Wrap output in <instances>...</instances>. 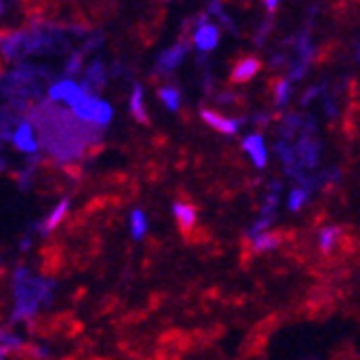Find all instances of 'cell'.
Segmentation results:
<instances>
[{
  "mask_svg": "<svg viewBox=\"0 0 360 360\" xmlns=\"http://www.w3.org/2000/svg\"><path fill=\"white\" fill-rule=\"evenodd\" d=\"M53 288L56 283L44 277H33L27 268H18L13 273V299L15 308L11 321H31L40 305H49L53 301Z\"/></svg>",
  "mask_w": 360,
  "mask_h": 360,
  "instance_id": "1",
  "label": "cell"
},
{
  "mask_svg": "<svg viewBox=\"0 0 360 360\" xmlns=\"http://www.w3.org/2000/svg\"><path fill=\"white\" fill-rule=\"evenodd\" d=\"M84 95V90L79 84H75L73 79H62V82H56L51 88H49V101L58 103V101H64L68 108L73 105L79 97Z\"/></svg>",
  "mask_w": 360,
  "mask_h": 360,
  "instance_id": "2",
  "label": "cell"
},
{
  "mask_svg": "<svg viewBox=\"0 0 360 360\" xmlns=\"http://www.w3.org/2000/svg\"><path fill=\"white\" fill-rule=\"evenodd\" d=\"M295 152H297V156H299V160H301V167H303V169H305V167L312 169V167L319 165V154H321V150H319V143H316L314 134L303 132V134L299 136V143H297Z\"/></svg>",
  "mask_w": 360,
  "mask_h": 360,
  "instance_id": "3",
  "label": "cell"
},
{
  "mask_svg": "<svg viewBox=\"0 0 360 360\" xmlns=\"http://www.w3.org/2000/svg\"><path fill=\"white\" fill-rule=\"evenodd\" d=\"M11 141H13V146L25 154H38V150H40L38 141H35V134H33V125L29 121H22L18 125Z\"/></svg>",
  "mask_w": 360,
  "mask_h": 360,
  "instance_id": "4",
  "label": "cell"
},
{
  "mask_svg": "<svg viewBox=\"0 0 360 360\" xmlns=\"http://www.w3.org/2000/svg\"><path fill=\"white\" fill-rule=\"evenodd\" d=\"M242 148L244 152L250 156L255 167H266L268 163V150H266V143H264V136L262 134H248L244 141H242Z\"/></svg>",
  "mask_w": 360,
  "mask_h": 360,
  "instance_id": "5",
  "label": "cell"
},
{
  "mask_svg": "<svg viewBox=\"0 0 360 360\" xmlns=\"http://www.w3.org/2000/svg\"><path fill=\"white\" fill-rule=\"evenodd\" d=\"M193 44L198 51H213L215 46H218V40H220V29L207 22V25H200V27H195L193 31Z\"/></svg>",
  "mask_w": 360,
  "mask_h": 360,
  "instance_id": "6",
  "label": "cell"
},
{
  "mask_svg": "<svg viewBox=\"0 0 360 360\" xmlns=\"http://www.w3.org/2000/svg\"><path fill=\"white\" fill-rule=\"evenodd\" d=\"M187 49H189L187 42H178V44H174L172 49H167L165 53H160V56H158V62H156L158 73H169V70L178 68V64L183 62V58H185Z\"/></svg>",
  "mask_w": 360,
  "mask_h": 360,
  "instance_id": "7",
  "label": "cell"
},
{
  "mask_svg": "<svg viewBox=\"0 0 360 360\" xmlns=\"http://www.w3.org/2000/svg\"><path fill=\"white\" fill-rule=\"evenodd\" d=\"M200 117H202V121H205L207 125H211L213 130H218V132H222V134H236V132L240 130V125H242V119H240V121H236V119H226V117H222V115H218V112L209 110V108H202V110H200Z\"/></svg>",
  "mask_w": 360,
  "mask_h": 360,
  "instance_id": "8",
  "label": "cell"
},
{
  "mask_svg": "<svg viewBox=\"0 0 360 360\" xmlns=\"http://www.w3.org/2000/svg\"><path fill=\"white\" fill-rule=\"evenodd\" d=\"M0 46H3V56L7 60H18L20 56H25V29L5 33Z\"/></svg>",
  "mask_w": 360,
  "mask_h": 360,
  "instance_id": "9",
  "label": "cell"
},
{
  "mask_svg": "<svg viewBox=\"0 0 360 360\" xmlns=\"http://www.w3.org/2000/svg\"><path fill=\"white\" fill-rule=\"evenodd\" d=\"M195 215H198V211H195V207L189 205V202H176V205H174V218H176V222H178V229L183 231V233H189V231L193 229V224H195Z\"/></svg>",
  "mask_w": 360,
  "mask_h": 360,
  "instance_id": "10",
  "label": "cell"
},
{
  "mask_svg": "<svg viewBox=\"0 0 360 360\" xmlns=\"http://www.w3.org/2000/svg\"><path fill=\"white\" fill-rule=\"evenodd\" d=\"M262 68L259 60L257 58H244L240 64H236V68L231 70V79L236 84H242V82H248L250 77L257 75V70Z\"/></svg>",
  "mask_w": 360,
  "mask_h": 360,
  "instance_id": "11",
  "label": "cell"
},
{
  "mask_svg": "<svg viewBox=\"0 0 360 360\" xmlns=\"http://www.w3.org/2000/svg\"><path fill=\"white\" fill-rule=\"evenodd\" d=\"M66 211H68V198H64V200H60V205L53 209L46 218H44V222L40 224V231L44 233V236H49V233H53L58 226H60V222L64 220V215H66Z\"/></svg>",
  "mask_w": 360,
  "mask_h": 360,
  "instance_id": "12",
  "label": "cell"
},
{
  "mask_svg": "<svg viewBox=\"0 0 360 360\" xmlns=\"http://www.w3.org/2000/svg\"><path fill=\"white\" fill-rule=\"evenodd\" d=\"M283 242V233H277V231H266L262 236H257L253 240V250L255 253H264V250H275L279 248Z\"/></svg>",
  "mask_w": 360,
  "mask_h": 360,
  "instance_id": "13",
  "label": "cell"
},
{
  "mask_svg": "<svg viewBox=\"0 0 360 360\" xmlns=\"http://www.w3.org/2000/svg\"><path fill=\"white\" fill-rule=\"evenodd\" d=\"M340 240V226H326L319 233V248L323 255H332L336 242Z\"/></svg>",
  "mask_w": 360,
  "mask_h": 360,
  "instance_id": "14",
  "label": "cell"
},
{
  "mask_svg": "<svg viewBox=\"0 0 360 360\" xmlns=\"http://www.w3.org/2000/svg\"><path fill=\"white\" fill-rule=\"evenodd\" d=\"M130 112L139 123H148V112H146V105H143V86L134 84L132 88V95H130Z\"/></svg>",
  "mask_w": 360,
  "mask_h": 360,
  "instance_id": "15",
  "label": "cell"
},
{
  "mask_svg": "<svg viewBox=\"0 0 360 360\" xmlns=\"http://www.w3.org/2000/svg\"><path fill=\"white\" fill-rule=\"evenodd\" d=\"M22 349H25V340L20 336H15V334L3 330V334H0V356L7 358L9 354L22 352Z\"/></svg>",
  "mask_w": 360,
  "mask_h": 360,
  "instance_id": "16",
  "label": "cell"
},
{
  "mask_svg": "<svg viewBox=\"0 0 360 360\" xmlns=\"http://www.w3.org/2000/svg\"><path fill=\"white\" fill-rule=\"evenodd\" d=\"M130 231H132V238L134 240H141L143 236H146V231H148V218H146V213H143L141 209H134L130 213Z\"/></svg>",
  "mask_w": 360,
  "mask_h": 360,
  "instance_id": "17",
  "label": "cell"
},
{
  "mask_svg": "<svg viewBox=\"0 0 360 360\" xmlns=\"http://www.w3.org/2000/svg\"><path fill=\"white\" fill-rule=\"evenodd\" d=\"M158 97L160 101H163L172 112H176L178 108H180V101H183V95H180V90L178 88H172V86H165V88H160L158 90Z\"/></svg>",
  "mask_w": 360,
  "mask_h": 360,
  "instance_id": "18",
  "label": "cell"
},
{
  "mask_svg": "<svg viewBox=\"0 0 360 360\" xmlns=\"http://www.w3.org/2000/svg\"><path fill=\"white\" fill-rule=\"evenodd\" d=\"M299 125L303 128V119H301L299 115H288V117H283V121H281V125H279V134H281L283 139H290V136L299 130Z\"/></svg>",
  "mask_w": 360,
  "mask_h": 360,
  "instance_id": "19",
  "label": "cell"
},
{
  "mask_svg": "<svg viewBox=\"0 0 360 360\" xmlns=\"http://www.w3.org/2000/svg\"><path fill=\"white\" fill-rule=\"evenodd\" d=\"M273 88H275V103H277V105H285L288 99H290V93H292V88H290V82H288V77H285V79H277V82L273 84Z\"/></svg>",
  "mask_w": 360,
  "mask_h": 360,
  "instance_id": "20",
  "label": "cell"
},
{
  "mask_svg": "<svg viewBox=\"0 0 360 360\" xmlns=\"http://www.w3.org/2000/svg\"><path fill=\"white\" fill-rule=\"evenodd\" d=\"M308 195H310V191H305V189H292L288 193V209L299 211L305 202H308Z\"/></svg>",
  "mask_w": 360,
  "mask_h": 360,
  "instance_id": "21",
  "label": "cell"
},
{
  "mask_svg": "<svg viewBox=\"0 0 360 360\" xmlns=\"http://www.w3.org/2000/svg\"><path fill=\"white\" fill-rule=\"evenodd\" d=\"M112 121V105L108 101H101L99 99V105H97V115H95V123L101 125V128H105L108 123Z\"/></svg>",
  "mask_w": 360,
  "mask_h": 360,
  "instance_id": "22",
  "label": "cell"
},
{
  "mask_svg": "<svg viewBox=\"0 0 360 360\" xmlns=\"http://www.w3.org/2000/svg\"><path fill=\"white\" fill-rule=\"evenodd\" d=\"M82 56H84V51H79V53H73V56H70V60L66 62V68H64V73H66L68 77L77 75V70L82 68Z\"/></svg>",
  "mask_w": 360,
  "mask_h": 360,
  "instance_id": "23",
  "label": "cell"
},
{
  "mask_svg": "<svg viewBox=\"0 0 360 360\" xmlns=\"http://www.w3.org/2000/svg\"><path fill=\"white\" fill-rule=\"evenodd\" d=\"M305 66H308V64H305V62H292L290 64V73H288V79H301L303 75H305Z\"/></svg>",
  "mask_w": 360,
  "mask_h": 360,
  "instance_id": "24",
  "label": "cell"
},
{
  "mask_svg": "<svg viewBox=\"0 0 360 360\" xmlns=\"http://www.w3.org/2000/svg\"><path fill=\"white\" fill-rule=\"evenodd\" d=\"M270 29H273V20H270V18H268V20L262 25V29L257 31V35H255V42H257L259 46L264 44V40H266V35L270 33Z\"/></svg>",
  "mask_w": 360,
  "mask_h": 360,
  "instance_id": "25",
  "label": "cell"
},
{
  "mask_svg": "<svg viewBox=\"0 0 360 360\" xmlns=\"http://www.w3.org/2000/svg\"><path fill=\"white\" fill-rule=\"evenodd\" d=\"M277 5H279L277 0H268V3H266V11H268V15H270V13H275Z\"/></svg>",
  "mask_w": 360,
  "mask_h": 360,
  "instance_id": "26",
  "label": "cell"
},
{
  "mask_svg": "<svg viewBox=\"0 0 360 360\" xmlns=\"http://www.w3.org/2000/svg\"><path fill=\"white\" fill-rule=\"evenodd\" d=\"M281 62H283V56H281V53H279V56H275V58H273V66H279Z\"/></svg>",
  "mask_w": 360,
  "mask_h": 360,
  "instance_id": "27",
  "label": "cell"
}]
</instances>
